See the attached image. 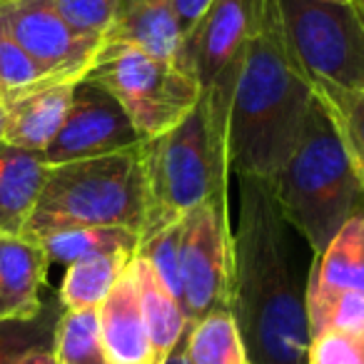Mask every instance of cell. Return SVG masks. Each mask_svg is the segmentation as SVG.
<instances>
[{
	"mask_svg": "<svg viewBox=\"0 0 364 364\" xmlns=\"http://www.w3.org/2000/svg\"><path fill=\"white\" fill-rule=\"evenodd\" d=\"M16 364H58V359H55L53 347H41V349H33V352H28L26 357L18 359Z\"/></svg>",
	"mask_w": 364,
	"mask_h": 364,
	"instance_id": "obj_30",
	"label": "cell"
},
{
	"mask_svg": "<svg viewBox=\"0 0 364 364\" xmlns=\"http://www.w3.org/2000/svg\"><path fill=\"white\" fill-rule=\"evenodd\" d=\"M357 3H359V8H362V13H364V0H357Z\"/></svg>",
	"mask_w": 364,
	"mask_h": 364,
	"instance_id": "obj_36",
	"label": "cell"
},
{
	"mask_svg": "<svg viewBox=\"0 0 364 364\" xmlns=\"http://www.w3.org/2000/svg\"><path fill=\"white\" fill-rule=\"evenodd\" d=\"M359 342H362V362H364V332L359 334Z\"/></svg>",
	"mask_w": 364,
	"mask_h": 364,
	"instance_id": "obj_34",
	"label": "cell"
},
{
	"mask_svg": "<svg viewBox=\"0 0 364 364\" xmlns=\"http://www.w3.org/2000/svg\"><path fill=\"white\" fill-rule=\"evenodd\" d=\"M0 28L53 77H85L102 46L77 36L50 0L0 3Z\"/></svg>",
	"mask_w": 364,
	"mask_h": 364,
	"instance_id": "obj_11",
	"label": "cell"
},
{
	"mask_svg": "<svg viewBox=\"0 0 364 364\" xmlns=\"http://www.w3.org/2000/svg\"><path fill=\"white\" fill-rule=\"evenodd\" d=\"M0 3H33V0H0Z\"/></svg>",
	"mask_w": 364,
	"mask_h": 364,
	"instance_id": "obj_33",
	"label": "cell"
},
{
	"mask_svg": "<svg viewBox=\"0 0 364 364\" xmlns=\"http://www.w3.org/2000/svg\"><path fill=\"white\" fill-rule=\"evenodd\" d=\"M46 272L48 257L41 245L0 235V319H31L43 312Z\"/></svg>",
	"mask_w": 364,
	"mask_h": 364,
	"instance_id": "obj_14",
	"label": "cell"
},
{
	"mask_svg": "<svg viewBox=\"0 0 364 364\" xmlns=\"http://www.w3.org/2000/svg\"><path fill=\"white\" fill-rule=\"evenodd\" d=\"M307 364H364L359 334L322 332L309 339Z\"/></svg>",
	"mask_w": 364,
	"mask_h": 364,
	"instance_id": "obj_28",
	"label": "cell"
},
{
	"mask_svg": "<svg viewBox=\"0 0 364 364\" xmlns=\"http://www.w3.org/2000/svg\"><path fill=\"white\" fill-rule=\"evenodd\" d=\"M50 3L77 36L105 41L120 0H50Z\"/></svg>",
	"mask_w": 364,
	"mask_h": 364,
	"instance_id": "obj_27",
	"label": "cell"
},
{
	"mask_svg": "<svg viewBox=\"0 0 364 364\" xmlns=\"http://www.w3.org/2000/svg\"><path fill=\"white\" fill-rule=\"evenodd\" d=\"M58 317L48 319L41 312L31 319H0V364H16L33 349L53 347Z\"/></svg>",
	"mask_w": 364,
	"mask_h": 364,
	"instance_id": "obj_24",
	"label": "cell"
},
{
	"mask_svg": "<svg viewBox=\"0 0 364 364\" xmlns=\"http://www.w3.org/2000/svg\"><path fill=\"white\" fill-rule=\"evenodd\" d=\"M264 0H213L200 23L182 38L180 60L195 73L203 102L228 125V107L245 53L262 18Z\"/></svg>",
	"mask_w": 364,
	"mask_h": 364,
	"instance_id": "obj_9",
	"label": "cell"
},
{
	"mask_svg": "<svg viewBox=\"0 0 364 364\" xmlns=\"http://www.w3.org/2000/svg\"><path fill=\"white\" fill-rule=\"evenodd\" d=\"M100 337L110 364H152L150 337L140 309L130 264L117 279L105 302L97 307Z\"/></svg>",
	"mask_w": 364,
	"mask_h": 364,
	"instance_id": "obj_13",
	"label": "cell"
},
{
	"mask_svg": "<svg viewBox=\"0 0 364 364\" xmlns=\"http://www.w3.org/2000/svg\"><path fill=\"white\" fill-rule=\"evenodd\" d=\"M80 77H50L41 85L6 97V137L11 145L46 152L58 135Z\"/></svg>",
	"mask_w": 364,
	"mask_h": 364,
	"instance_id": "obj_12",
	"label": "cell"
},
{
	"mask_svg": "<svg viewBox=\"0 0 364 364\" xmlns=\"http://www.w3.org/2000/svg\"><path fill=\"white\" fill-rule=\"evenodd\" d=\"M188 364H250L232 312H213L188 327L180 342Z\"/></svg>",
	"mask_w": 364,
	"mask_h": 364,
	"instance_id": "obj_20",
	"label": "cell"
},
{
	"mask_svg": "<svg viewBox=\"0 0 364 364\" xmlns=\"http://www.w3.org/2000/svg\"><path fill=\"white\" fill-rule=\"evenodd\" d=\"M142 235L130 228H70L41 240L48 262L73 264L97 255H137Z\"/></svg>",
	"mask_w": 364,
	"mask_h": 364,
	"instance_id": "obj_19",
	"label": "cell"
},
{
	"mask_svg": "<svg viewBox=\"0 0 364 364\" xmlns=\"http://www.w3.org/2000/svg\"><path fill=\"white\" fill-rule=\"evenodd\" d=\"M142 142L120 102L90 77H80L73 90L68 115L58 135L46 147L48 165L105 157Z\"/></svg>",
	"mask_w": 364,
	"mask_h": 364,
	"instance_id": "obj_10",
	"label": "cell"
},
{
	"mask_svg": "<svg viewBox=\"0 0 364 364\" xmlns=\"http://www.w3.org/2000/svg\"><path fill=\"white\" fill-rule=\"evenodd\" d=\"M53 352L58 364H110L102 347L97 309H63L55 324Z\"/></svg>",
	"mask_w": 364,
	"mask_h": 364,
	"instance_id": "obj_22",
	"label": "cell"
},
{
	"mask_svg": "<svg viewBox=\"0 0 364 364\" xmlns=\"http://www.w3.org/2000/svg\"><path fill=\"white\" fill-rule=\"evenodd\" d=\"M284 223L319 255L364 205V188L332 120L314 97L297 147L269 180Z\"/></svg>",
	"mask_w": 364,
	"mask_h": 364,
	"instance_id": "obj_3",
	"label": "cell"
},
{
	"mask_svg": "<svg viewBox=\"0 0 364 364\" xmlns=\"http://www.w3.org/2000/svg\"><path fill=\"white\" fill-rule=\"evenodd\" d=\"M232 223L230 195H215L182 220L180 284L188 324L232 304Z\"/></svg>",
	"mask_w": 364,
	"mask_h": 364,
	"instance_id": "obj_8",
	"label": "cell"
},
{
	"mask_svg": "<svg viewBox=\"0 0 364 364\" xmlns=\"http://www.w3.org/2000/svg\"><path fill=\"white\" fill-rule=\"evenodd\" d=\"M135 255H97L68 264L60 284L63 309H97Z\"/></svg>",
	"mask_w": 364,
	"mask_h": 364,
	"instance_id": "obj_21",
	"label": "cell"
},
{
	"mask_svg": "<svg viewBox=\"0 0 364 364\" xmlns=\"http://www.w3.org/2000/svg\"><path fill=\"white\" fill-rule=\"evenodd\" d=\"M145 200L142 142L105 157L53 165L23 237L41 242L70 228H130L142 235Z\"/></svg>",
	"mask_w": 364,
	"mask_h": 364,
	"instance_id": "obj_4",
	"label": "cell"
},
{
	"mask_svg": "<svg viewBox=\"0 0 364 364\" xmlns=\"http://www.w3.org/2000/svg\"><path fill=\"white\" fill-rule=\"evenodd\" d=\"M48 170L43 152L0 142V235L23 237L46 188Z\"/></svg>",
	"mask_w": 364,
	"mask_h": 364,
	"instance_id": "obj_15",
	"label": "cell"
},
{
	"mask_svg": "<svg viewBox=\"0 0 364 364\" xmlns=\"http://www.w3.org/2000/svg\"><path fill=\"white\" fill-rule=\"evenodd\" d=\"M312 100L309 82L284 53L274 0H264L228 107L230 170L250 180H274L297 147Z\"/></svg>",
	"mask_w": 364,
	"mask_h": 364,
	"instance_id": "obj_2",
	"label": "cell"
},
{
	"mask_svg": "<svg viewBox=\"0 0 364 364\" xmlns=\"http://www.w3.org/2000/svg\"><path fill=\"white\" fill-rule=\"evenodd\" d=\"M145 225L142 240L185 220L190 210L230 190L228 125L198 107L180 125L145 140Z\"/></svg>",
	"mask_w": 364,
	"mask_h": 364,
	"instance_id": "obj_5",
	"label": "cell"
},
{
	"mask_svg": "<svg viewBox=\"0 0 364 364\" xmlns=\"http://www.w3.org/2000/svg\"><path fill=\"white\" fill-rule=\"evenodd\" d=\"M210 6H213V0H172V11H175L182 38L198 26L200 18L208 13Z\"/></svg>",
	"mask_w": 364,
	"mask_h": 364,
	"instance_id": "obj_29",
	"label": "cell"
},
{
	"mask_svg": "<svg viewBox=\"0 0 364 364\" xmlns=\"http://www.w3.org/2000/svg\"><path fill=\"white\" fill-rule=\"evenodd\" d=\"M332 120L344 152L364 188V90H339V87H312Z\"/></svg>",
	"mask_w": 364,
	"mask_h": 364,
	"instance_id": "obj_23",
	"label": "cell"
},
{
	"mask_svg": "<svg viewBox=\"0 0 364 364\" xmlns=\"http://www.w3.org/2000/svg\"><path fill=\"white\" fill-rule=\"evenodd\" d=\"M162 364H188V359H185V354H182V347H180V344H177V349H175V352H172L170 357H167Z\"/></svg>",
	"mask_w": 364,
	"mask_h": 364,
	"instance_id": "obj_31",
	"label": "cell"
},
{
	"mask_svg": "<svg viewBox=\"0 0 364 364\" xmlns=\"http://www.w3.org/2000/svg\"><path fill=\"white\" fill-rule=\"evenodd\" d=\"M102 43L132 46L165 60H180L182 33L172 0H120Z\"/></svg>",
	"mask_w": 364,
	"mask_h": 364,
	"instance_id": "obj_16",
	"label": "cell"
},
{
	"mask_svg": "<svg viewBox=\"0 0 364 364\" xmlns=\"http://www.w3.org/2000/svg\"><path fill=\"white\" fill-rule=\"evenodd\" d=\"M6 137V102H3V95H0V142Z\"/></svg>",
	"mask_w": 364,
	"mask_h": 364,
	"instance_id": "obj_32",
	"label": "cell"
},
{
	"mask_svg": "<svg viewBox=\"0 0 364 364\" xmlns=\"http://www.w3.org/2000/svg\"><path fill=\"white\" fill-rule=\"evenodd\" d=\"M324 3H354V0H324Z\"/></svg>",
	"mask_w": 364,
	"mask_h": 364,
	"instance_id": "obj_35",
	"label": "cell"
},
{
	"mask_svg": "<svg viewBox=\"0 0 364 364\" xmlns=\"http://www.w3.org/2000/svg\"><path fill=\"white\" fill-rule=\"evenodd\" d=\"M322 294L364 297V205L342 225L332 242L314 255L304 297Z\"/></svg>",
	"mask_w": 364,
	"mask_h": 364,
	"instance_id": "obj_17",
	"label": "cell"
},
{
	"mask_svg": "<svg viewBox=\"0 0 364 364\" xmlns=\"http://www.w3.org/2000/svg\"><path fill=\"white\" fill-rule=\"evenodd\" d=\"M269 182L240 177L232 312L250 364H307V279Z\"/></svg>",
	"mask_w": 364,
	"mask_h": 364,
	"instance_id": "obj_1",
	"label": "cell"
},
{
	"mask_svg": "<svg viewBox=\"0 0 364 364\" xmlns=\"http://www.w3.org/2000/svg\"><path fill=\"white\" fill-rule=\"evenodd\" d=\"M130 272L132 279H135L137 297H140L147 337H150L152 364H162L175 352L177 344L182 342V337L188 332V317H185L180 299L160 282V277L145 257L135 255L130 259Z\"/></svg>",
	"mask_w": 364,
	"mask_h": 364,
	"instance_id": "obj_18",
	"label": "cell"
},
{
	"mask_svg": "<svg viewBox=\"0 0 364 364\" xmlns=\"http://www.w3.org/2000/svg\"><path fill=\"white\" fill-rule=\"evenodd\" d=\"M48 75L3 28H0V95L3 100L50 80Z\"/></svg>",
	"mask_w": 364,
	"mask_h": 364,
	"instance_id": "obj_25",
	"label": "cell"
},
{
	"mask_svg": "<svg viewBox=\"0 0 364 364\" xmlns=\"http://www.w3.org/2000/svg\"><path fill=\"white\" fill-rule=\"evenodd\" d=\"M180 232L182 223L170 225V228L160 230V232L150 235V237L140 240V250L137 255L150 262L160 282L180 299L182 304V284H180Z\"/></svg>",
	"mask_w": 364,
	"mask_h": 364,
	"instance_id": "obj_26",
	"label": "cell"
},
{
	"mask_svg": "<svg viewBox=\"0 0 364 364\" xmlns=\"http://www.w3.org/2000/svg\"><path fill=\"white\" fill-rule=\"evenodd\" d=\"M87 77L120 102L142 142L180 125L203 97L198 77L182 60H165L132 46L102 43Z\"/></svg>",
	"mask_w": 364,
	"mask_h": 364,
	"instance_id": "obj_6",
	"label": "cell"
},
{
	"mask_svg": "<svg viewBox=\"0 0 364 364\" xmlns=\"http://www.w3.org/2000/svg\"><path fill=\"white\" fill-rule=\"evenodd\" d=\"M274 23L309 87L364 90V13L357 0H274Z\"/></svg>",
	"mask_w": 364,
	"mask_h": 364,
	"instance_id": "obj_7",
	"label": "cell"
}]
</instances>
